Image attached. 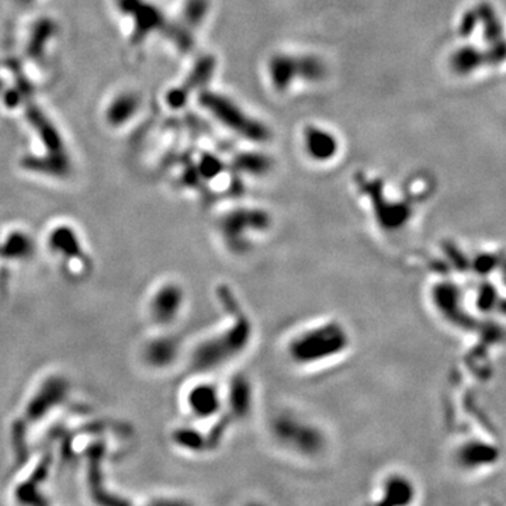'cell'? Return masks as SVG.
Segmentation results:
<instances>
[{"mask_svg": "<svg viewBox=\"0 0 506 506\" xmlns=\"http://www.w3.org/2000/svg\"><path fill=\"white\" fill-rule=\"evenodd\" d=\"M223 322L204 336L190 351V367L196 374L212 376L241 358L253 340V324L249 314L228 290H223Z\"/></svg>", "mask_w": 506, "mask_h": 506, "instance_id": "1", "label": "cell"}, {"mask_svg": "<svg viewBox=\"0 0 506 506\" xmlns=\"http://www.w3.org/2000/svg\"><path fill=\"white\" fill-rule=\"evenodd\" d=\"M353 346L350 328L339 318L307 322L287 335L283 354L288 365L301 372L328 367L349 354Z\"/></svg>", "mask_w": 506, "mask_h": 506, "instance_id": "2", "label": "cell"}, {"mask_svg": "<svg viewBox=\"0 0 506 506\" xmlns=\"http://www.w3.org/2000/svg\"><path fill=\"white\" fill-rule=\"evenodd\" d=\"M269 441L285 456L303 463L322 460L331 449L328 429L313 415L294 408H276L267 418Z\"/></svg>", "mask_w": 506, "mask_h": 506, "instance_id": "3", "label": "cell"}, {"mask_svg": "<svg viewBox=\"0 0 506 506\" xmlns=\"http://www.w3.org/2000/svg\"><path fill=\"white\" fill-rule=\"evenodd\" d=\"M270 228L269 215L256 209H239L224 216L220 235L224 249L232 255H246L255 249L258 239L252 235L264 234Z\"/></svg>", "mask_w": 506, "mask_h": 506, "instance_id": "4", "label": "cell"}, {"mask_svg": "<svg viewBox=\"0 0 506 506\" xmlns=\"http://www.w3.org/2000/svg\"><path fill=\"white\" fill-rule=\"evenodd\" d=\"M211 377L208 374H197V379L186 387L182 397L187 415L201 423H214L226 418L224 387Z\"/></svg>", "mask_w": 506, "mask_h": 506, "instance_id": "5", "label": "cell"}, {"mask_svg": "<svg viewBox=\"0 0 506 506\" xmlns=\"http://www.w3.org/2000/svg\"><path fill=\"white\" fill-rule=\"evenodd\" d=\"M187 292L177 280H165L154 288L148 299V317L151 322L162 329L175 326L184 314Z\"/></svg>", "mask_w": 506, "mask_h": 506, "instance_id": "6", "label": "cell"}, {"mask_svg": "<svg viewBox=\"0 0 506 506\" xmlns=\"http://www.w3.org/2000/svg\"><path fill=\"white\" fill-rule=\"evenodd\" d=\"M201 104L208 109L224 125L237 131L245 138L252 141H264L269 138L267 129L249 116H246L238 106L227 97L215 93H204Z\"/></svg>", "mask_w": 506, "mask_h": 506, "instance_id": "7", "label": "cell"}, {"mask_svg": "<svg viewBox=\"0 0 506 506\" xmlns=\"http://www.w3.org/2000/svg\"><path fill=\"white\" fill-rule=\"evenodd\" d=\"M419 487L413 477L404 470L384 471L372 492V502L381 506H408L418 500Z\"/></svg>", "mask_w": 506, "mask_h": 506, "instance_id": "8", "label": "cell"}, {"mask_svg": "<svg viewBox=\"0 0 506 506\" xmlns=\"http://www.w3.org/2000/svg\"><path fill=\"white\" fill-rule=\"evenodd\" d=\"M270 77L277 89H285L296 78L317 81L325 75L324 63L314 56L277 55L270 62Z\"/></svg>", "mask_w": 506, "mask_h": 506, "instance_id": "9", "label": "cell"}, {"mask_svg": "<svg viewBox=\"0 0 506 506\" xmlns=\"http://www.w3.org/2000/svg\"><path fill=\"white\" fill-rule=\"evenodd\" d=\"M224 387L226 418L228 422H241L249 418L255 406V393L252 381L241 374L232 376Z\"/></svg>", "mask_w": 506, "mask_h": 506, "instance_id": "10", "label": "cell"}, {"mask_svg": "<svg viewBox=\"0 0 506 506\" xmlns=\"http://www.w3.org/2000/svg\"><path fill=\"white\" fill-rule=\"evenodd\" d=\"M182 343L180 339L165 331L150 339L142 349L143 361L155 370H165L173 366L180 357Z\"/></svg>", "mask_w": 506, "mask_h": 506, "instance_id": "11", "label": "cell"}, {"mask_svg": "<svg viewBox=\"0 0 506 506\" xmlns=\"http://www.w3.org/2000/svg\"><path fill=\"white\" fill-rule=\"evenodd\" d=\"M49 251L63 262H79L84 256V246L81 238L74 228L68 226L55 227L48 235Z\"/></svg>", "mask_w": 506, "mask_h": 506, "instance_id": "12", "label": "cell"}, {"mask_svg": "<svg viewBox=\"0 0 506 506\" xmlns=\"http://www.w3.org/2000/svg\"><path fill=\"white\" fill-rule=\"evenodd\" d=\"M66 391H68V384L63 379L56 377L48 380L29 404L27 415L30 420H37L42 418L44 413L56 406V404H59L65 397Z\"/></svg>", "mask_w": 506, "mask_h": 506, "instance_id": "13", "label": "cell"}, {"mask_svg": "<svg viewBox=\"0 0 506 506\" xmlns=\"http://www.w3.org/2000/svg\"><path fill=\"white\" fill-rule=\"evenodd\" d=\"M307 150L314 157V159L325 161L331 159V157L336 152V141L335 138L318 128H308L306 134Z\"/></svg>", "mask_w": 506, "mask_h": 506, "instance_id": "14", "label": "cell"}, {"mask_svg": "<svg viewBox=\"0 0 506 506\" xmlns=\"http://www.w3.org/2000/svg\"><path fill=\"white\" fill-rule=\"evenodd\" d=\"M31 244L30 239L27 238V235H22V234H15L10 235V238L8 239L5 249H8L10 252L12 258H27L31 252Z\"/></svg>", "mask_w": 506, "mask_h": 506, "instance_id": "15", "label": "cell"}, {"mask_svg": "<svg viewBox=\"0 0 506 506\" xmlns=\"http://www.w3.org/2000/svg\"><path fill=\"white\" fill-rule=\"evenodd\" d=\"M205 10H207V0H191L187 6L189 20L193 23L201 20Z\"/></svg>", "mask_w": 506, "mask_h": 506, "instance_id": "16", "label": "cell"}]
</instances>
